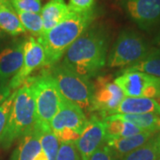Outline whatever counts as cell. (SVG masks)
I'll list each match as a JSON object with an SVG mask.
<instances>
[{
  "mask_svg": "<svg viewBox=\"0 0 160 160\" xmlns=\"http://www.w3.org/2000/svg\"><path fill=\"white\" fill-rule=\"evenodd\" d=\"M109 42V29L102 23H92L67 50L62 64L90 80L106 65Z\"/></svg>",
  "mask_w": 160,
  "mask_h": 160,
  "instance_id": "1",
  "label": "cell"
},
{
  "mask_svg": "<svg viewBox=\"0 0 160 160\" xmlns=\"http://www.w3.org/2000/svg\"><path fill=\"white\" fill-rule=\"evenodd\" d=\"M96 16L94 8L85 12H70L54 28L38 37V40L46 54L43 67L50 68L59 63L71 45L93 23Z\"/></svg>",
  "mask_w": 160,
  "mask_h": 160,
  "instance_id": "2",
  "label": "cell"
},
{
  "mask_svg": "<svg viewBox=\"0 0 160 160\" xmlns=\"http://www.w3.org/2000/svg\"><path fill=\"white\" fill-rule=\"evenodd\" d=\"M35 123V98L29 78L16 92L6 127L0 137V147L9 149L17 139L34 128Z\"/></svg>",
  "mask_w": 160,
  "mask_h": 160,
  "instance_id": "3",
  "label": "cell"
},
{
  "mask_svg": "<svg viewBox=\"0 0 160 160\" xmlns=\"http://www.w3.org/2000/svg\"><path fill=\"white\" fill-rule=\"evenodd\" d=\"M46 70L52 76L62 97L79 107L85 113H91L92 82L80 77L62 63L46 68Z\"/></svg>",
  "mask_w": 160,
  "mask_h": 160,
  "instance_id": "4",
  "label": "cell"
},
{
  "mask_svg": "<svg viewBox=\"0 0 160 160\" xmlns=\"http://www.w3.org/2000/svg\"><path fill=\"white\" fill-rule=\"evenodd\" d=\"M30 85L33 90L36 106V123L38 127H50L52 119L57 113L62 95L47 70L40 76L32 77Z\"/></svg>",
  "mask_w": 160,
  "mask_h": 160,
  "instance_id": "5",
  "label": "cell"
},
{
  "mask_svg": "<svg viewBox=\"0 0 160 160\" xmlns=\"http://www.w3.org/2000/svg\"><path fill=\"white\" fill-rule=\"evenodd\" d=\"M150 48L147 40L138 31L124 29L109 52L106 65L109 68H126L142 60Z\"/></svg>",
  "mask_w": 160,
  "mask_h": 160,
  "instance_id": "6",
  "label": "cell"
},
{
  "mask_svg": "<svg viewBox=\"0 0 160 160\" xmlns=\"http://www.w3.org/2000/svg\"><path fill=\"white\" fill-rule=\"evenodd\" d=\"M89 119L86 113L65 98L50 123V128L61 142H75L84 132Z\"/></svg>",
  "mask_w": 160,
  "mask_h": 160,
  "instance_id": "7",
  "label": "cell"
},
{
  "mask_svg": "<svg viewBox=\"0 0 160 160\" xmlns=\"http://www.w3.org/2000/svg\"><path fill=\"white\" fill-rule=\"evenodd\" d=\"M116 85L126 97L149 98L160 102V78L138 71L118 73Z\"/></svg>",
  "mask_w": 160,
  "mask_h": 160,
  "instance_id": "8",
  "label": "cell"
},
{
  "mask_svg": "<svg viewBox=\"0 0 160 160\" xmlns=\"http://www.w3.org/2000/svg\"><path fill=\"white\" fill-rule=\"evenodd\" d=\"M92 84L91 112L98 111L100 117L104 118L119 106L126 96L109 75L98 77Z\"/></svg>",
  "mask_w": 160,
  "mask_h": 160,
  "instance_id": "9",
  "label": "cell"
},
{
  "mask_svg": "<svg viewBox=\"0 0 160 160\" xmlns=\"http://www.w3.org/2000/svg\"><path fill=\"white\" fill-rule=\"evenodd\" d=\"M127 16L144 31H151L160 24V0H121Z\"/></svg>",
  "mask_w": 160,
  "mask_h": 160,
  "instance_id": "10",
  "label": "cell"
},
{
  "mask_svg": "<svg viewBox=\"0 0 160 160\" xmlns=\"http://www.w3.org/2000/svg\"><path fill=\"white\" fill-rule=\"evenodd\" d=\"M46 54L42 45L38 38L29 37L24 41L23 48V63L21 69L9 81L8 86L11 90L16 91L29 78L30 74L44 66Z\"/></svg>",
  "mask_w": 160,
  "mask_h": 160,
  "instance_id": "11",
  "label": "cell"
},
{
  "mask_svg": "<svg viewBox=\"0 0 160 160\" xmlns=\"http://www.w3.org/2000/svg\"><path fill=\"white\" fill-rule=\"evenodd\" d=\"M105 136V122L100 116H91L84 132L74 142L80 160H88L90 156L104 143Z\"/></svg>",
  "mask_w": 160,
  "mask_h": 160,
  "instance_id": "12",
  "label": "cell"
},
{
  "mask_svg": "<svg viewBox=\"0 0 160 160\" xmlns=\"http://www.w3.org/2000/svg\"><path fill=\"white\" fill-rule=\"evenodd\" d=\"M25 39H18L5 46L0 52V81L9 84V79L21 69L23 63Z\"/></svg>",
  "mask_w": 160,
  "mask_h": 160,
  "instance_id": "13",
  "label": "cell"
},
{
  "mask_svg": "<svg viewBox=\"0 0 160 160\" xmlns=\"http://www.w3.org/2000/svg\"><path fill=\"white\" fill-rule=\"evenodd\" d=\"M115 114H156L160 116V102L149 98L125 97L119 106L107 117Z\"/></svg>",
  "mask_w": 160,
  "mask_h": 160,
  "instance_id": "14",
  "label": "cell"
},
{
  "mask_svg": "<svg viewBox=\"0 0 160 160\" xmlns=\"http://www.w3.org/2000/svg\"><path fill=\"white\" fill-rule=\"evenodd\" d=\"M155 133L149 132H142L130 137L115 138V139L105 140L104 143L111 149V151L118 158L121 159L124 156H126V154L130 153L132 150L143 145Z\"/></svg>",
  "mask_w": 160,
  "mask_h": 160,
  "instance_id": "15",
  "label": "cell"
},
{
  "mask_svg": "<svg viewBox=\"0 0 160 160\" xmlns=\"http://www.w3.org/2000/svg\"><path fill=\"white\" fill-rule=\"evenodd\" d=\"M70 12L65 0H49L40 12L44 24L43 34L54 28Z\"/></svg>",
  "mask_w": 160,
  "mask_h": 160,
  "instance_id": "16",
  "label": "cell"
},
{
  "mask_svg": "<svg viewBox=\"0 0 160 160\" xmlns=\"http://www.w3.org/2000/svg\"><path fill=\"white\" fill-rule=\"evenodd\" d=\"M41 151L38 132L34 128L21 138V142L12 154L11 160H34Z\"/></svg>",
  "mask_w": 160,
  "mask_h": 160,
  "instance_id": "17",
  "label": "cell"
},
{
  "mask_svg": "<svg viewBox=\"0 0 160 160\" xmlns=\"http://www.w3.org/2000/svg\"><path fill=\"white\" fill-rule=\"evenodd\" d=\"M102 119L122 120L131 123L143 132H160V116L156 114H115Z\"/></svg>",
  "mask_w": 160,
  "mask_h": 160,
  "instance_id": "18",
  "label": "cell"
},
{
  "mask_svg": "<svg viewBox=\"0 0 160 160\" xmlns=\"http://www.w3.org/2000/svg\"><path fill=\"white\" fill-rule=\"evenodd\" d=\"M0 29L12 37L26 32L17 12L9 1L0 6Z\"/></svg>",
  "mask_w": 160,
  "mask_h": 160,
  "instance_id": "19",
  "label": "cell"
},
{
  "mask_svg": "<svg viewBox=\"0 0 160 160\" xmlns=\"http://www.w3.org/2000/svg\"><path fill=\"white\" fill-rule=\"evenodd\" d=\"M127 71H138L151 75L160 78V49L158 47L150 48L149 52L139 62L119 70L118 73ZM117 73V74H118Z\"/></svg>",
  "mask_w": 160,
  "mask_h": 160,
  "instance_id": "20",
  "label": "cell"
},
{
  "mask_svg": "<svg viewBox=\"0 0 160 160\" xmlns=\"http://www.w3.org/2000/svg\"><path fill=\"white\" fill-rule=\"evenodd\" d=\"M160 132L155 133L143 145L124 156L121 160H159Z\"/></svg>",
  "mask_w": 160,
  "mask_h": 160,
  "instance_id": "21",
  "label": "cell"
},
{
  "mask_svg": "<svg viewBox=\"0 0 160 160\" xmlns=\"http://www.w3.org/2000/svg\"><path fill=\"white\" fill-rule=\"evenodd\" d=\"M103 121L105 122V140L130 137L143 132L140 128H138L137 126L126 121L106 119H103Z\"/></svg>",
  "mask_w": 160,
  "mask_h": 160,
  "instance_id": "22",
  "label": "cell"
},
{
  "mask_svg": "<svg viewBox=\"0 0 160 160\" xmlns=\"http://www.w3.org/2000/svg\"><path fill=\"white\" fill-rule=\"evenodd\" d=\"M35 128L38 132L42 151L46 154L48 160H55L60 147L57 136L50 127H38L35 126Z\"/></svg>",
  "mask_w": 160,
  "mask_h": 160,
  "instance_id": "23",
  "label": "cell"
},
{
  "mask_svg": "<svg viewBox=\"0 0 160 160\" xmlns=\"http://www.w3.org/2000/svg\"><path fill=\"white\" fill-rule=\"evenodd\" d=\"M21 22L22 23L23 27L26 31H29L30 34L37 36L38 38L42 36L44 30L43 19L40 13L28 12L15 10Z\"/></svg>",
  "mask_w": 160,
  "mask_h": 160,
  "instance_id": "24",
  "label": "cell"
},
{
  "mask_svg": "<svg viewBox=\"0 0 160 160\" xmlns=\"http://www.w3.org/2000/svg\"><path fill=\"white\" fill-rule=\"evenodd\" d=\"M14 10L40 13L42 10L41 0H9Z\"/></svg>",
  "mask_w": 160,
  "mask_h": 160,
  "instance_id": "25",
  "label": "cell"
},
{
  "mask_svg": "<svg viewBox=\"0 0 160 160\" xmlns=\"http://www.w3.org/2000/svg\"><path fill=\"white\" fill-rule=\"evenodd\" d=\"M55 160H80L74 142H61Z\"/></svg>",
  "mask_w": 160,
  "mask_h": 160,
  "instance_id": "26",
  "label": "cell"
},
{
  "mask_svg": "<svg viewBox=\"0 0 160 160\" xmlns=\"http://www.w3.org/2000/svg\"><path fill=\"white\" fill-rule=\"evenodd\" d=\"M16 92H17V90L12 92L11 95L7 98L4 102L0 104V137L3 133L5 127H6V122H7L8 117L10 114L12 105L13 102V99L16 95Z\"/></svg>",
  "mask_w": 160,
  "mask_h": 160,
  "instance_id": "27",
  "label": "cell"
},
{
  "mask_svg": "<svg viewBox=\"0 0 160 160\" xmlns=\"http://www.w3.org/2000/svg\"><path fill=\"white\" fill-rule=\"evenodd\" d=\"M88 160H121L111 151L109 147L103 143L92 154Z\"/></svg>",
  "mask_w": 160,
  "mask_h": 160,
  "instance_id": "28",
  "label": "cell"
},
{
  "mask_svg": "<svg viewBox=\"0 0 160 160\" xmlns=\"http://www.w3.org/2000/svg\"><path fill=\"white\" fill-rule=\"evenodd\" d=\"M68 6L71 12H85L94 8V0H69Z\"/></svg>",
  "mask_w": 160,
  "mask_h": 160,
  "instance_id": "29",
  "label": "cell"
},
{
  "mask_svg": "<svg viewBox=\"0 0 160 160\" xmlns=\"http://www.w3.org/2000/svg\"><path fill=\"white\" fill-rule=\"evenodd\" d=\"M6 39H7V34H6L3 30L0 29V47L4 46Z\"/></svg>",
  "mask_w": 160,
  "mask_h": 160,
  "instance_id": "30",
  "label": "cell"
},
{
  "mask_svg": "<svg viewBox=\"0 0 160 160\" xmlns=\"http://www.w3.org/2000/svg\"><path fill=\"white\" fill-rule=\"evenodd\" d=\"M154 44L156 45V46H157L158 48H159L160 49V29L158 31V33L156 34V36H155Z\"/></svg>",
  "mask_w": 160,
  "mask_h": 160,
  "instance_id": "31",
  "label": "cell"
},
{
  "mask_svg": "<svg viewBox=\"0 0 160 160\" xmlns=\"http://www.w3.org/2000/svg\"><path fill=\"white\" fill-rule=\"evenodd\" d=\"M34 160H48V158H47V157L46 156V154H45V153L42 151V149H41L39 154L35 158Z\"/></svg>",
  "mask_w": 160,
  "mask_h": 160,
  "instance_id": "32",
  "label": "cell"
},
{
  "mask_svg": "<svg viewBox=\"0 0 160 160\" xmlns=\"http://www.w3.org/2000/svg\"><path fill=\"white\" fill-rule=\"evenodd\" d=\"M8 1H9V0H0V6H2V5H4L6 2H8Z\"/></svg>",
  "mask_w": 160,
  "mask_h": 160,
  "instance_id": "33",
  "label": "cell"
},
{
  "mask_svg": "<svg viewBox=\"0 0 160 160\" xmlns=\"http://www.w3.org/2000/svg\"><path fill=\"white\" fill-rule=\"evenodd\" d=\"M3 85H6V84H5V83H2L1 81H0V86H3Z\"/></svg>",
  "mask_w": 160,
  "mask_h": 160,
  "instance_id": "34",
  "label": "cell"
},
{
  "mask_svg": "<svg viewBox=\"0 0 160 160\" xmlns=\"http://www.w3.org/2000/svg\"><path fill=\"white\" fill-rule=\"evenodd\" d=\"M159 160H160V158H159Z\"/></svg>",
  "mask_w": 160,
  "mask_h": 160,
  "instance_id": "35",
  "label": "cell"
}]
</instances>
